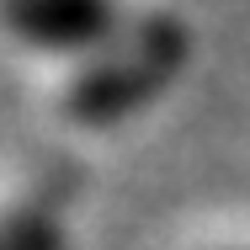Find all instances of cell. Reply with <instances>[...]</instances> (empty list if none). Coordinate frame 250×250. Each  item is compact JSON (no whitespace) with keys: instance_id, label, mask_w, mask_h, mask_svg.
<instances>
[{"instance_id":"cell-1","label":"cell","mask_w":250,"mask_h":250,"mask_svg":"<svg viewBox=\"0 0 250 250\" xmlns=\"http://www.w3.org/2000/svg\"><path fill=\"white\" fill-rule=\"evenodd\" d=\"M187 59H192L187 21L170 11H144L128 27V38H117L106 53L85 59L69 75L59 106L80 128H117L133 112H144L160 91H170L181 80Z\"/></svg>"},{"instance_id":"cell-3","label":"cell","mask_w":250,"mask_h":250,"mask_svg":"<svg viewBox=\"0 0 250 250\" xmlns=\"http://www.w3.org/2000/svg\"><path fill=\"white\" fill-rule=\"evenodd\" d=\"M0 250H64V192H38L0 213Z\"/></svg>"},{"instance_id":"cell-2","label":"cell","mask_w":250,"mask_h":250,"mask_svg":"<svg viewBox=\"0 0 250 250\" xmlns=\"http://www.w3.org/2000/svg\"><path fill=\"white\" fill-rule=\"evenodd\" d=\"M144 11L123 0H0V32L38 53H106Z\"/></svg>"}]
</instances>
